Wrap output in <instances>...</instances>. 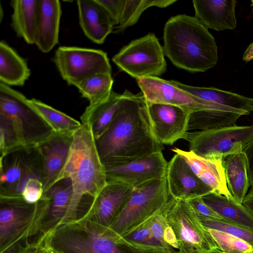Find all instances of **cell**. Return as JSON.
<instances>
[{
    "label": "cell",
    "instance_id": "6da1fadb",
    "mask_svg": "<svg viewBox=\"0 0 253 253\" xmlns=\"http://www.w3.org/2000/svg\"><path fill=\"white\" fill-rule=\"evenodd\" d=\"M125 91L126 97L110 125L95 140L104 165L126 163L164 149L153 133L142 92Z\"/></svg>",
    "mask_w": 253,
    "mask_h": 253
},
{
    "label": "cell",
    "instance_id": "7a4b0ae2",
    "mask_svg": "<svg viewBox=\"0 0 253 253\" xmlns=\"http://www.w3.org/2000/svg\"><path fill=\"white\" fill-rule=\"evenodd\" d=\"M163 49L175 66L191 73L206 72L218 61L214 38L195 16L179 14L168 20Z\"/></svg>",
    "mask_w": 253,
    "mask_h": 253
},
{
    "label": "cell",
    "instance_id": "3957f363",
    "mask_svg": "<svg viewBox=\"0 0 253 253\" xmlns=\"http://www.w3.org/2000/svg\"><path fill=\"white\" fill-rule=\"evenodd\" d=\"M128 244L110 227L82 216L50 231L42 246L53 253H134Z\"/></svg>",
    "mask_w": 253,
    "mask_h": 253
},
{
    "label": "cell",
    "instance_id": "277c9868",
    "mask_svg": "<svg viewBox=\"0 0 253 253\" xmlns=\"http://www.w3.org/2000/svg\"><path fill=\"white\" fill-rule=\"evenodd\" d=\"M82 124L73 134L68 160L57 181L65 177L70 179L74 202L79 209L84 197L93 199L107 183L105 167L91 130L87 124Z\"/></svg>",
    "mask_w": 253,
    "mask_h": 253
},
{
    "label": "cell",
    "instance_id": "5b68a950",
    "mask_svg": "<svg viewBox=\"0 0 253 253\" xmlns=\"http://www.w3.org/2000/svg\"><path fill=\"white\" fill-rule=\"evenodd\" d=\"M0 115L11 123L22 147L36 148L55 132L24 95L0 83Z\"/></svg>",
    "mask_w": 253,
    "mask_h": 253
},
{
    "label": "cell",
    "instance_id": "8992f818",
    "mask_svg": "<svg viewBox=\"0 0 253 253\" xmlns=\"http://www.w3.org/2000/svg\"><path fill=\"white\" fill-rule=\"evenodd\" d=\"M48 202L44 194L35 204L21 197H0V253L18 241L37 236Z\"/></svg>",
    "mask_w": 253,
    "mask_h": 253
},
{
    "label": "cell",
    "instance_id": "52a82bcc",
    "mask_svg": "<svg viewBox=\"0 0 253 253\" xmlns=\"http://www.w3.org/2000/svg\"><path fill=\"white\" fill-rule=\"evenodd\" d=\"M162 212L174 232L179 253H206L218 248L188 201L170 197Z\"/></svg>",
    "mask_w": 253,
    "mask_h": 253
},
{
    "label": "cell",
    "instance_id": "ba28073f",
    "mask_svg": "<svg viewBox=\"0 0 253 253\" xmlns=\"http://www.w3.org/2000/svg\"><path fill=\"white\" fill-rule=\"evenodd\" d=\"M169 199L166 176L134 188L110 227L123 236L160 212Z\"/></svg>",
    "mask_w": 253,
    "mask_h": 253
},
{
    "label": "cell",
    "instance_id": "9c48e42d",
    "mask_svg": "<svg viewBox=\"0 0 253 253\" xmlns=\"http://www.w3.org/2000/svg\"><path fill=\"white\" fill-rule=\"evenodd\" d=\"M183 139L188 142L189 151L207 159L223 161L229 155L243 152L253 139V125L188 131Z\"/></svg>",
    "mask_w": 253,
    "mask_h": 253
},
{
    "label": "cell",
    "instance_id": "30bf717a",
    "mask_svg": "<svg viewBox=\"0 0 253 253\" xmlns=\"http://www.w3.org/2000/svg\"><path fill=\"white\" fill-rule=\"evenodd\" d=\"M122 71L136 80L158 77L167 70L163 47L153 33L132 41L112 58Z\"/></svg>",
    "mask_w": 253,
    "mask_h": 253
},
{
    "label": "cell",
    "instance_id": "8fae6325",
    "mask_svg": "<svg viewBox=\"0 0 253 253\" xmlns=\"http://www.w3.org/2000/svg\"><path fill=\"white\" fill-rule=\"evenodd\" d=\"M53 61L61 77L74 85L91 76L111 74L107 53L103 50L77 46H60L56 50Z\"/></svg>",
    "mask_w": 253,
    "mask_h": 253
},
{
    "label": "cell",
    "instance_id": "7c38bea8",
    "mask_svg": "<svg viewBox=\"0 0 253 253\" xmlns=\"http://www.w3.org/2000/svg\"><path fill=\"white\" fill-rule=\"evenodd\" d=\"M137 83L147 104L158 103L175 105L187 109L192 113L213 110L230 112L247 115L246 112L204 100L178 87L170 81L158 77L139 78Z\"/></svg>",
    "mask_w": 253,
    "mask_h": 253
},
{
    "label": "cell",
    "instance_id": "4fadbf2b",
    "mask_svg": "<svg viewBox=\"0 0 253 253\" xmlns=\"http://www.w3.org/2000/svg\"><path fill=\"white\" fill-rule=\"evenodd\" d=\"M43 175L42 157L37 148H21L0 158V197H20L24 185L32 178Z\"/></svg>",
    "mask_w": 253,
    "mask_h": 253
},
{
    "label": "cell",
    "instance_id": "5bb4252c",
    "mask_svg": "<svg viewBox=\"0 0 253 253\" xmlns=\"http://www.w3.org/2000/svg\"><path fill=\"white\" fill-rule=\"evenodd\" d=\"M49 202L39 228L36 241L43 243L45 237L61 224L79 218L75 204L71 180L65 177L54 183L44 193Z\"/></svg>",
    "mask_w": 253,
    "mask_h": 253
},
{
    "label": "cell",
    "instance_id": "9a60e30c",
    "mask_svg": "<svg viewBox=\"0 0 253 253\" xmlns=\"http://www.w3.org/2000/svg\"><path fill=\"white\" fill-rule=\"evenodd\" d=\"M168 163L162 152L126 163L105 165L107 181H120L134 188L166 176Z\"/></svg>",
    "mask_w": 253,
    "mask_h": 253
},
{
    "label": "cell",
    "instance_id": "2e32d148",
    "mask_svg": "<svg viewBox=\"0 0 253 253\" xmlns=\"http://www.w3.org/2000/svg\"><path fill=\"white\" fill-rule=\"evenodd\" d=\"M152 128L162 144L172 145L188 131L191 111L165 104H147Z\"/></svg>",
    "mask_w": 253,
    "mask_h": 253
},
{
    "label": "cell",
    "instance_id": "e0dca14e",
    "mask_svg": "<svg viewBox=\"0 0 253 253\" xmlns=\"http://www.w3.org/2000/svg\"><path fill=\"white\" fill-rule=\"evenodd\" d=\"M134 187L120 181H108L93 198L83 215L102 225L110 227L131 197Z\"/></svg>",
    "mask_w": 253,
    "mask_h": 253
},
{
    "label": "cell",
    "instance_id": "ac0fdd59",
    "mask_svg": "<svg viewBox=\"0 0 253 253\" xmlns=\"http://www.w3.org/2000/svg\"><path fill=\"white\" fill-rule=\"evenodd\" d=\"M166 180L170 197L189 201L213 192L194 173L185 160L175 153L168 162Z\"/></svg>",
    "mask_w": 253,
    "mask_h": 253
},
{
    "label": "cell",
    "instance_id": "d6986e66",
    "mask_svg": "<svg viewBox=\"0 0 253 253\" xmlns=\"http://www.w3.org/2000/svg\"><path fill=\"white\" fill-rule=\"evenodd\" d=\"M73 136L55 133L37 147L42 163L44 193L62 173L69 155Z\"/></svg>",
    "mask_w": 253,
    "mask_h": 253
},
{
    "label": "cell",
    "instance_id": "ffe728a7",
    "mask_svg": "<svg viewBox=\"0 0 253 253\" xmlns=\"http://www.w3.org/2000/svg\"><path fill=\"white\" fill-rule=\"evenodd\" d=\"M172 151L183 158L194 173L212 189L213 193L235 200L228 188L222 160L207 159L192 151L177 148Z\"/></svg>",
    "mask_w": 253,
    "mask_h": 253
},
{
    "label": "cell",
    "instance_id": "44dd1931",
    "mask_svg": "<svg viewBox=\"0 0 253 253\" xmlns=\"http://www.w3.org/2000/svg\"><path fill=\"white\" fill-rule=\"evenodd\" d=\"M195 17L207 29L233 30L237 26L235 0H194Z\"/></svg>",
    "mask_w": 253,
    "mask_h": 253
},
{
    "label": "cell",
    "instance_id": "7402d4cb",
    "mask_svg": "<svg viewBox=\"0 0 253 253\" xmlns=\"http://www.w3.org/2000/svg\"><path fill=\"white\" fill-rule=\"evenodd\" d=\"M77 3L84 35L94 43H103L115 27L109 15L96 0H78Z\"/></svg>",
    "mask_w": 253,
    "mask_h": 253
},
{
    "label": "cell",
    "instance_id": "603a6c76",
    "mask_svg": "<svg viewBox=\"0 0 253 253\" xmlns=\"http://www.w3.org/2000/svg\"><path fill=\"white\" fill-rule=\"evenodd\" d=\"M61 6L58 0H39L35 44L47 53L58 43Z\"/></svg>",
    "mask_w": 253,
    "mask_h": 253
},
{
    "label": "cell",
    "instance_id": "cb8c5ba5",
    "mask_svg": "<svg viewBox=\"0 0 253 253\" xmlns=\"http://www.w3.org/2000/svg\"><path fill=\"white\" fill-rule=\"evenodd\" d=\"M126 95L125 91L119 94L112 90L105 101L93 106L86 107L81 117V123L88 126L95 140L107 129Z\"/></svg>",
    "mask_w": 253,
    "mask_h": 253
},
{
    "label": "cell",
    "instance_id": "d4e9b609",
    "mask_svg": "<svg viewBox=\"0 0 253 253\" xmlns=\"http://www.w3.org/2000/svg\"><path fill=\"white\" fill-rule=\"evenodd\" d=\"M11 26L17 36L28 44H35L39 0H12Z\"/></svg>",
    "mask_w": 253,
    "mask_h": 253
},
{
    "label": "cell",
    "instance_id": "484cf974",
    "mask_svg": "<svg viewBox=\"0 0 253 253\" xmlns=\"http://www.w3.org/2000/svg\"><path fill=\"white\" fill-rule=\"evenodd\" d=\"M178 87L204 100L250 113L253 111V98L213 87H198L170 80Z\"/></svg>",
    "mask_w": 253,
    "mask_h": 253
},
{
    "label": "cell",
    "instance_id": "4316f807",
    "mask_svg": "<svg viewBox=\"0 0 253 253\" xmlns=\"http://www.w3.org/2000/svg\"><path fill=\"white\" fill-rule=\"evenodd\" d=\"M30 75L25 60L5 42L0 41V83L8 86H23Z\"/></svg>",
    "mask_w": 253,
    "mask_h": 253
},
{
    "label": "cell",
    "instance_id": "83f0119b",
    "mask_svg": "<svg viewBox=\"0 0 253 253\" xmlns=\"http://www.w3.org/2000/svg\"><path fill=\"white\" fill-rule=\"evenodd\" d=\"M202 198L207 205L224 219L253 231V213L242 203L213 192Z\"/></svg>",
    "mask_w": 253,
    "mask_h": 253
},
{
    "label": "cell",
    "instance_id": "f1b7e54d",
    "mask_svg": "<svg viewBox=\"0 0 253 253\" xmlns=\"http://www.w3.org/2000/svg\"><path fill=\"white\" fill-rule=\"evenodd\" d=\"M223 166L230 192L236 201L242 203L250 186L244 153L228 156Z\"/></svg>",
    "mask_w": 253,
    "mask_h": 253
},
{
    "label": "cell",
    "instance_id": "f546056e",
    "mask_svg": "<svg viewBox=\"0 0 253 253\" xmlns=\"http://www.w3.org/2000/svg\"><path fill=\"white\" fill-rule=\"evenodd\" d=\"M29 101L56 133L73 135L82 126L81 122L39 100Z\"/></svg>",
    "mask_w": 253,
    "mask_h": 253
},
{
    "label": "cell",
    "instance_id": "4dcf8cb0",
    "mask_svg": "<svg viewBox=\"0 0 253 253\" xmlns=\"http://www.w3.org/2000/svg\"><path fill=\"white\" fill-rule=\"evenodd\" d=\"M241 114L213 110H200L192 113L188 124V131L205 130L236 125Z\"/></svg>",
    "mask_w": 253,
    "mask_h": 253
},
{
    "label": "cell",
    "instance_id": "1f68e13d",
    "mask_svg": "<svg viewBox=\"0 0 253 253\" xmlns=\"http://www.w3.org/2000/svg\"><path fill=\"white\" fill-rule=\"evenodd\" d=\"M111 74H97L76 83L75 86L82 97L87 99L88 106H93L106 100L112 91Z\"/></svg>",
    "mask_w": 253,
    "mask_h": 253
},
{
    "label": "cell",
    "instance_id": "d6a6232c",
    "mask_svg": "<svg viewBox=\"0 0 253 253\" xmlns=\"http://www.w3.org/2000/svg\"><path fill=\"white\" fill-rule=\"evenodd\" d=\"M175 0H126L123 12L119 24L114 28V32H123L127 28L134 25L142 13L152 6L165 8L175 2Z\"/></svg>",
    "mask_w": 253,
    "mask_h": 253
},
{
    "label": "cell",
    "instance_id": "836d02e7",
    "mask_svg": "<svg viewBox=\"0 0 253 253\" xmlns=\"http://www.w3.org/2000/svg\"><path fill=\"white\" fill-rule=\"evenodd\" d=\"M218 248L224 253H253V246L231 234L208 229Z\"/></svg>",
    "mask_w": 253,
    "mask_h": 253
},
{
    "label": "cell",
    "instance_id": "e575fe53",
    "mask_svg": "<svg viewBox=\"0 0 253 253\" xmlns=\"http://www.w3.org/2000/svg\"><path fill=\"white\" fill-rule=\"evenodd\" d=\"M200 219L207 229L216 230L231 234L253 246V230L230 222L206 218Z\"/></svg>",
    "mask_w": 253,
    "mask_h": 253
},
{
    "label": "cell",
    "instance_id": "d590c367",
    "mask_svg": "<svg viewBox=\"0 0 253 253\" xmlns=\"http://www.w3.org/2000/svg\"><path fill=\"white\" fill-rule=\"evenodd\" d=\"M21 148L23 147L20 144L11 123L0 115V158Z\"/></svg>",
    "mask_w": 253,
    "mask_h": 253
},
{
    "label": "cell",
    "instance_id": "8d00e7d4",
    "mask_svg": "<svg viewBox=\"0 0 253 253\" xmlns=\"http://www.w3.org/2000/svg\"><path fill=\"white\" fill-rule=\"evenodd\" d=\"M162 210L151 218L150 237L154 245L169 246L164 239L165 229L169 224Z\"/></svg>",
    "mask_w": 253,
    "mask_h": 253
},
{
    "label": "cell",
    "instance_id": "74e56055",
    "mask_svg": "<svg viewBox=\"0 0 253 253\" xmlns=\"http://www.w3.org/2000/svg\"><path fill=\"white\" fill-rule=\"evenodd\" d=\"M151 218L144 222L123 237L129 242L154 245L150 237Z\"/></svg>",
    "mask_w": 253,
    "mask_h": 253
},
{
    "label": "cell",
    "instance_id": "f35d334b",
    "mask_svg": "<svg viewBox=\"0 0 253 253\" xmlns=\"http://www.w3.org/2000/svg\"><path fill=\"white\" fill-rule=\"evenodd\" d=\"M200 218L228 221L219 215L207 205L202 197H197L188 201Z\"/></svg>",
    "mask_w": 253,
    "mask_h": 253
},
{
    "label": "cell",
    "instance_id": "ab89813d",
    "mask_svg": "<svg viewBox=\"0 0 253 253\" xmlns=\"http://www.w3.org/2000/svg\"><path fill=\"white\" fill-rule=\"evenodd\" d=\"M107 11L115 26L120 22L126 0H96Z\"/></svg>",
    "mask_w": 253,
    "mask_h": 253
},
{
    "label": "cell",
    "instance_id": "60d3db41",
    "mask_svg": "<svg viewBox=\"0 0 253 253\" xmlns=\"http://www.w3.org/2000/svg\"><path fill=\"white\" fill-rule=\"evenodd\" d=\"M128 242V245L134 253H179L169 246L148 245Z\"/></svg>",
    "mask_w": 253,
    "mask_h": 253
},
{
    "label": "cell",
    "instance_id": "b9f144b4",
    "mask_svg": "<svg viewBox=\"0 0 253 253\" xmlns=\"http://www.w3.org/2000/svg\"><path fill=\"white\" fill-rule=\"evenodd\" d=\"M247 162V173L250 186L253 190V139L243 150Z\"/></svg>",
    "mask_w": 253,
    "mask_h": 253
},
{
    "label": "cell",
    "instance_id": "7bdbcfd3",
    "mask_svg": "<svg viewBox=\"0 0 253 253\" xmlns=\"http://www.w3.org/2000/svg\"><path fill=\"white\" fill-rule=\"evenodd\" d=\"M164 239L169 246L178 249V243L176 236L169 225L165 229Z\"/></svg>",
    "mask_w": 253,
    "mask_h": 253
},
{
    "label": "cell",
    "instance_id": "ee69618b",
    "mask_svg": "<svg viewBox=\"0 0 253 253\" xmlns=\"http://www.w3.org/2000/svg\"><path fill=\"white\" fill-rule=\"evenodd\" d=\"M42 244L36 241L27 242L21 249L19 253H40Z\"/></svg>",
    "mask_w": 253,
    "mask_h": 253
},
{
    "label": "cell",
    "instance_id": "f6af8a7d",
    "mask_svg": "<svg viewBox=\"0 0 253 253\" xmlns=\"http://www.w3.org/2000/svg\"><path fill=\"white\" fill-rule=\"evenodd\" d=\"M242 204L253 213V190L251 189L250 192L245 196Z\"/></svg>",
    "mask_w": 253,
    "mask_h": 253
},
{
    "label": "cell",
    "instance_id": "bcb514c9",
    "mask_svg": "<svg viewBox=\"0 0 253 253\" xmlns=\"http://www.w3.org/2000/svg\"><path fill=\"white\" fill-rule=\"evenodd\" d=\"M22 242L18 241L14 243L0 253H19L21 249L24 246L22 245Z\"/></svg>",
    "mask_w": 253,
    "mask_h": 253
},
{
    "label": "cell",
    "instance_id": "7dc6e473",
    "mask_svg": "<svg viewBox=\"0 0 253 253\" xmlns=\"http://www.w3.org/2000/svg\"><path fill=\"white\" fill-rule=\"evenodd\" d=\"M253 59V42L251 43L245 50L243 57V60L249 62Z\"/></svg>",
    "mask_w": 253,
    "mask_h": 253
},
{
    "label": "cell",
    "instance_id": "c3c4849f",
    "mask_svg": "<svg viewBox=\"0 0 253 253\" xmlns=\"http://www.w3.org/2000/svg\"><path fill=\"white\" fill-rule=\"evenodd\" d=\"M40 253H53L52 252L49 250L44 248L42 245Z\"/></svg>",
    "mask_w": 253,
    "mask_h": 253
},
{
    "label": "cell",
    "instance_id": "681fc988",
    "mask_svg": "<svg viewBox=\"0 0 253 253\" xmlns=\"http://www.w3.org/2000/svg\"><path fill=\"white\" fill-rule=\"evenodd\" d=\"M206 253H223L219 249L217 248V249H214V250H212L211 251L208 252Z\"/></svg>",
    "mask_w": 253,
    "mask_h": 253
},
{
    "label": "cell",
    "instance_id": "f907efd6",
    "mask_svg": "<svg viewBox=\"0 0 253 253\" xmlns=\"http://www.w3.org/2000/svg\"><path fill=\"white\" fill-rule=\"evenodd\" d=\"M251 2H252V4H251V6H253V0H252Z\"/></svg>",
    "mask_w": 253,
    "mask_h": 253
}]
</instances>
